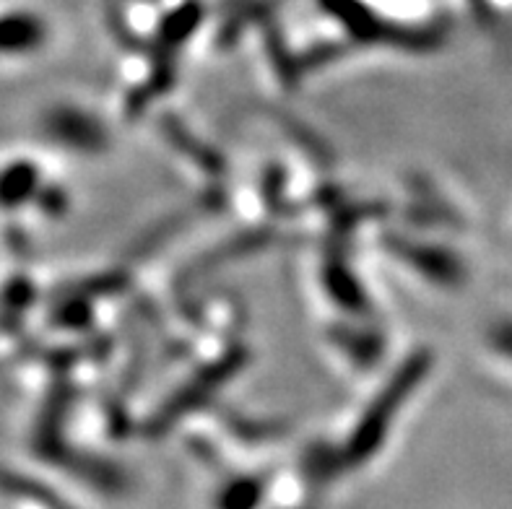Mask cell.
<instances>
[{"label": "cell", "mask_w": 512, "mask_h": 509, "mask_svg": "<svg viewBox=\"0 0 512 509\" xmlns=\"http://www.w3.org/2000/svg\"><path fill=\"white\" fill-rule=\"evenodd\" d=\"M47 130L60 141L71 143L84 151H97L104 143L102 130L91 123L89 117L78 115L71 110H55L47 117Z\"/></svg>", "instance_id": "cell-3"}, {"label": "cell", "mask_w": 512, "mask_h": 509, "mask_svg": "<svg viewBox=\"0 0 512 509\" xmlns=\"http://www.w3.org/2000/svg\"><path fill=\"white\" fill-rule=\"evenodd\" d=\"M47 37L45 21L37 13L8 8L0 11V55H26L42 47Z\"/></svg>", "instance_id": "cell-2"}, {"label": "cell", "mask_w": 512, "mask_h": 509, "mask_svg": "<svg viewBox=\"0 0 512 509\" xmlns=\"http://www.w3.org/2000/svg\"><path fill=\"white\" fill-rule=\"evenodd\" d=\"M37 187V169L34 164H11L0 169V206H19Z\"/></svg>", "instance_id": "cell-4"}, {"label": "cell", "mask_w": 512, "mask_h": 509, "mask_svg": "<svg viewBox=\"0 0 512 509\" xmlns=\"http://www.w3.org/2000/svg\"><path fill=\"white\" fill-rule=\"evenodd\" d=\"M401 250L403 258H409L416 268L427 271L432 278H440V281H448V284L461 278V265H458V260H453L445 252L414 245H401Z\"/></svg>", "instance_id": "cell-5"}, {"label": "cell", "mask_w": 512, "mask_h": 509, "mask_svg": "<svg viewBox=\"0 0 512 509\" xmlns=\"http://www.w3.org/2000/svg\"><path fill=\"white\" fill-rule=\"evenodd\" d=\"M494 346L500 348L502 354L512 356V323H505L494 330Z\"/></svg>", "instance_id": "cell-6"}, {"label": "cell", "mask_w": 512, "mask_h": 509, "mask_svg": "<svg viewBox=\"0 0 512 509\" xmlns=\"http://www.w3.org/2000/svg\"><path fill=\"white\" fill-rule=\"evenodd\" d=\"M429 367V356L427 354H416L414 359L406 364V367L401 369V372L390 380L388 390H385L380 398L372 403L370 413H367V419H364L362 429L357 432V447L359 450H370L372 445L377 442V437H380V432H383L385 426H388L390 416H393V411L398 408V403H401L406 395L411 393V387L419 382V377L424 374V369Z\"/></svg>", "instance_id": "cell-1"}]
</instances>
